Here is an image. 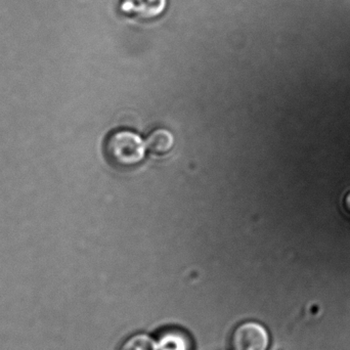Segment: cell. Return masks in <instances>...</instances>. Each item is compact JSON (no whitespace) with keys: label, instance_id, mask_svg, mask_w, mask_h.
<instances>
[{"label":"cell","instance_id":"6da1fadb","mask_svg":"<svg viewBox=\"0 0 350 350\" xmlns=\"http://www.w3.org/2000/svg\"><path fill=\"white\" fill-rule=\"evenodd\" d=\"M147 150L146 141L131 131H115L105 143L107 159L121 167H131L141 163L145 159Z\"/></svg>","mask_w":350,"mask_h":350},{"label":"cell","instance_id":"7a4b0ae2","mask_svg":"<svg viewBox=\"0 0 350 350\" xmlns=\"http://www.w3.org/2000/svg\"><path fill=\"white\" fill-rule=\"evenodd\" d=\"M269 330L256 321L241 323L230 335V350H269Z\"/></svg>","mask_w":350,"mask_h":350},{"label":"cell","instance_id":"3957f363","mask_svg":"<svg viewBox=\"0 0 350 350\" xmlns=\"http://www.w3.org/2000/svg\"><path fill=\"white\" fill-rule=\"evenodd\" d=\"M168 0H121L119 10L123 14L142 21L160 18L167 10Z\"/></svg>","mask_w":350,"mask_h":350},{"label":"cell","instance_id":"277c9868","mask_svg":"<svg viewBox=\"0 0 350 350\" xmlns=\"http://www.w3.org/2000/svg\"><path fill=\"white\" fill-rule=\"evenodd\" d=\"M158 350H193V342L187 331L176 327L163 329L158 334Z\"/></svg>","mask_w":350,"mask_h":350},{"label":"cell","instance_id":"5b68a950","mask_svg":"<svg viewBox=\"0 0 350 350\" xmlns=\"http://www.w3.org/2000/svg\"><path fill=\"white\" fill-rule=\"evenodd\" d=\"M148 150L154 154H166L174 148V137L170 131L164 129H156L146 139Z\"/></svg>","mask_w":350,"mask_h":350},{"label":"cell","instance_id":"8992f818","mask_svg":"<svg viewBox=\"0 0 350 350\" xmlns=\"http://www.w3.org/2000/svg\"><path fill=\"white\" fill-rule=\"evenodd\" d=\"M118 350H158L157 342L150 335L137 333L123 341Z\"/></svg>","mask_w":350,"mask_h":350},{"label":"cell","instance_id":"52a82bcc","mask_svg":"<svg viewBox=\"0 0 350 350\" xmlns=\"http://www.w3.org/2000/svg\"><path fill=\"white\" fill-rule=\"evenodd\" d=\"M345 207L347 212L350 213V193H347V197H345Z\"/></svg>","mask_w":350,"mask_h":350}]
</instances>
